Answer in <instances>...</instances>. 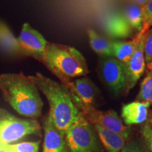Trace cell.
<instances>
[{
  "label": "cell",
  "mask_w": 152,
  "mask_h": 152,
  "mask_svg": "<svg viewBox=\"0 0 152 152\" xmlns=\"http://www.w3.org/2000/svg\"><path fill=\"white\" fill-rule=\"evenodd\" d=\"M142 37V36L140 37L137 34L136 37L132 40L114 41L112 43L113 56L121 63L123 68L128 65Z\"/></svg>",
  "instance_id": "15"
},
{
  "label": "cell",
  "mask_w": 152,
  "mask_h": 152,
  "mask_svg": "<svg viewBox=\"0 0 152 152\" xmlns=\"http://www.w3.org/2000/svg\"><path fill=\"white\" fill-rule=\"evenodd\" d=\"M60 80L86 75L89 73L85 57L74 47L47 42L42 61Z\"/></svg>",
  "instance_id": "3"
},
{
  "label": "cell",
  "mask_w": 152,
  "mask_h": 152,
  "mask_svg": "<svg viewBox=\"0 0 152 152\" xmlns=\"http://www.w3.org/2000/svg\"><path fill=\"white\" fill-rule=\"evenodd\" d=\"M124 18L133 30L140 32L142 27L141 7L137 4H130L125 9Z\"/></svg>",
  "instance_id": "18"
},
{
  "label": "cell",
  "mask_w": 152,
  "mask_h": 152,
  "mask_svg": "<svg viewBox=\"0 0 152 152\" xmlns=\"http://www.w3.org/2000/svg\"><path fill=\"white\" fill-rule=\"evenodd\" d=\"M145 36L146 33L142 35L135 51L129 61L128 65L124 68L125 79L124 92L126 93L135 86L145 70L146 63L144 54V43Z\"/></svg>",
  "instance_id": "9"
},
{
  "label": "cell",
  "mask_w": 152,
  "mask_h": 152,
  "mask_svg": "<svg viewBox=\"0 0 152 152\" xmlns=\"http://www.w3.org/2000/svg\"></svg>",
  "instance_id": "27"
},
{
  "label": "cell",
  "mask_w": 152,
  "mask_h": 152,
  "mask_svg": "<svg viewBox=\"0 0 152 152\" xmlns=\"http://www.w3.org/2000/svg\"><path fill=\"white\" fill-rule=\"evenodd\" d=\"M70 152H101L96 130L92 124L80 112L65 134Z\"/></svg>",
  "instance_id": "4"
},
{
  "label": "cell",
  "mask_w": 152,
  "mask_h": 152,
  "mask_svg": "<svg viewBox=\"0 0 152 152\" xmlns=\"http://www.w3.org/2000/svg\"><path fill=\"white\" fill-rule=\"evenodd\" d=\"M106 33L112 37L125 39L133 34V29L122 15H112L105 23Z\"/></svg>",
  "instance_id": "13"
},
{
  "label": "cell",
  "mask_w": 152,
  "mask_h": 152,
  "mask_svg": "<svg viewBox=\"0 0 152 152\" xmlns=\"http://www.w3.org/2000/svg\"><path fill=\"white\" fill-rule=\"evenodd\" d=\"M39 143L37 141L4 144L0 146V152H38Z\"/></svg>",
  "instance_id": "19"
},
{
  "label": "cell",
  "mask_w": 152,
  "mask_h": 152,
  "mask_svg": "<svg viewBox=\"0 0 152 152\" xmlns=\"http://www.w3.org/2000/svg\"><path fill=\"white\" fill-rule=\"evenodd\" d=\"M142 14V27L137 33L139 36H142L152 28V0H149L147 4L141 7Z\"/></svg>",
  "instance_id": "21"
},
{
  "label": "cell",
  "mask_w": 152,
  "mask_h": 152,
  "mask_svg": "<svg viewBox=\"0 0 152 152\" xmlns=\"http://www.w3.org/2000/svg\"><path fill=\"white\" fill-rule=\"evenodd\" d=\"M138 102L152 104V71H149L140 85L139 94L136 98Z\"/></svg>",
  "instance_id": "20"
},
{
  "label": "cell",
  "mask_w": 152,
  "mask_h": 152,
  "mask_svg": "<svg viewBox=\"0 0 152 152\" xmlns=\"http://www.w3.org/2000/svg\"><path fill=\"white\" fill-rule=\"evenodd\" d=\"M0 47L11 54H20L17 39L1 22H0Z\"/></svg>",
  "instance_id": "17"
},
{
  "label": "cell",
  "mask_w": 152,
  "mask_h": 152,
  "mask_svg": "<svg viewBox=\"0 0 152 152\" xmlns=\"http://www.w3.org/2000/svg\"><path fill=\"white\" fill-rule=\"evenodd\" d=\"M134 1H135L137 4L138 6H141V7H143L145 4H147L149 0H134Z\"/></svg>",
  "instance_id": "25"
},
{
  "label": "cell",
  "mask_w": 152,
  "mask_h": 152,
  "mask_svg": "<svg viewBox=\"0 0 152 152\" xmlns=\"http://www.w3.org/2000/svg\"><path fill=\"white\" fill-rule=\"evenodd\" d=\"M142 136L152 151V128L149 124H144L141 128Z\"/></svg>",
  "instance_id": "24"
},
{
  "label": "cell",
  "mask_w": 152,
  "mask_h": 152,
  "mask_svg": "<svg viewBox=\"0 0 152 152\" xmlns=\"http://www.w3.org/2000/svg\"><path fill=\"white\" fill-rule=\"evenodd\" d=\"M90 47L96 54L102 56H113V42L100 36L93 29L87 30Z\"/></svg>",
  "instance_id": "16"
},
{
  "label": "cell",
  "mask_w": 152,
  "mask_h": 152,
  "mask_svg": "<svg viewBox=\"0 0 152 152\" xmlns=\"http://www.w3.org/2000/svg\"><path fill=\"white\" fill-rule=\"evenodd\" d=\"M70 93L74 104L89 122L93 125H99L112 132L121 134L128 140L130 136V128L123 124L116 112L113 110L99 111L95 109L92 105L83 103L73 93L71 92Z\"/></svg>",
  "instance_id": "6"
},
{
  "label": "cell",
  "mask_w": 152,
  "mask_h": 152,
  "mask_svg": "<svg viewBox=\"0 0 152 152\" xmlns=\"http://www.w3.org/2000/svg\"><path fill=\"white\" fill-rule=\"evenodd\" d=\"M99 73L104 83L114 94L118 95L124 91V68L113 56L104 57L100 62Z\"/></svg>",
  "instance_id": "8"
},
{
  "label": "cell",
  "mask_w": 152,
  "mask_h": 152,
  "mask_svg": "<svg viewBox=\"0 0 152 152\" xmlns=\"http://www.w3.org/2000/svg\"><path fill=\"white\" fill-rule=\"evenodd\" d=\"M38 90L46 96L49 104V115L56 128L64 135L80 113L74 104L68 89L62 83H57L37 73L30 76Z\"/></svg>",
  "instance_id": "2"
},
{
  "label": "cell",
  "mask_w": 152,
  "mask_h": 152,
  "mask_svg": "<svg viewBox=\"0 0 152 152\" xmlns=\"http://www.w3.org/2000/svg\"><path fill=\"white\" fill-rule=\"evenodd\" d=\"M121 152H147V151L138 141L132 140L125 144Z\"/></svg>",
  "instance_id": "23"
},
{
  "label": "cell",
  "mask_w": 152,
  "mask_h": 152,
  "mask_svg": "<svg viewBox=\"0 0 152 152\" xmlns=\"http://www.w3.org/2000/svg\"><path fill=\"white\" fill-rule=\"evenodd\" d=\"M99 139L109 152H121L126 144L124 137L108 130L99 125H94Z\"/></svg>",
  "instance_id": "14"
},
{
  "label": "cell",
  "mask_w": 152,
  "mask_h": 152,
  "mask_svg": "<svg viewBox=\"0 0 152 152\" xmlns=\"http://www.w3.org/2000/svg\"><path fill=\"white\" fill-rule=\"evenodd\" d=\"M149 103L144 102H135L123 105L121 117L127 125H138L145 122L148 115Z\"/></svg>",
  "instance_id": "12"
},
{
  "label": "cell",
  "mask_w": 152,
  "mask_h": 152,
  "mask_svg": "<svg viewBox=\"0 0 152 152\" xmlns=\"http://www.w3.org/2000/svg\"><path fill=\"white\" fill-rule=\"evenodd\" d=\"M62 84L83 103L88 105H92L94 103L96 95V88L94 83L87 77H80L74 80H68Z\"/></svg>",
  "instance_id": "11"
},
{
  "label": "cell",
  "mask_w": 152,
  "mask_h": 152,
  "mask_svg": "<svg viewBox=\"0 0 152 152\" xmlns=\"http://www.w3.org/2000/svg\"><path fill=\"white\" fill-rule=\"evenodd\" d=\"M151 125H152V120H151Z\"/></svg>",
  "instance_id": "26"
},
{
  "label": "cell",
  "mask_w": 152,
  "mask_h": 152,
  "mask_svg": "<svg viewBox=\"0 0 152 152\" xmlns=\"http://www.w3.org/2000/svg\"><path fill=\"white\" fill-rule=\"evenodd\" d=\"M43 129L42 152H68L65 135L56 128L48 113L44 119Z\"/></svg>",
  "instance_id": "10"
},
{
  "label": "cell",
  "mask_w": 152,
  "mask_h": 152,
  "mask_svg": "<svg viewBox=\"0 0 152 152\" xmlns=\"http://www.w3.org/2000/svg\"><path fill=\"white\" fill-rule=\"evenodd\" d=\"M40 125L36 119L18 118L0 109V146L12 144L30 134L39 133Z\"/></svg>",
  "instance_id": "5"
},
{
  "label": "cell",
  "mask_w": 152,
  "mask_h": 152,
  "mask_svg": "<svg viewBox=\"0 0 152 152\" xmlns=\"http://www.w3.org/2000/svg\"><path fill=\"white\" fill-rule=\"evenodd\" d=\"M144 54L146 67L152 71V28L146 33L144 43Z\"/></svg>",
  "instance_id": "22"
},
{
  "label": "cell",
  "mask_w": 152,
  "mask_h": 152,
  "mask_svg": "<svg viewBox=\"0 0 152 152\" xmlns=\"http://www.w3.org/2000/svg\"><path fill=\"white\" fill-rule=\"evenodd\" d=\"M17 41L20 54L33 57L41 62L42 61L47 42L29 23H26L23 24Z\"/></svg>",
  "instance_id": "7"
},
{
  "label": "cell",
  "mask_w": 152,
  "mask_h": 152,
  "mask_svg": "<svg viewBox=\"0 0 152 152\" xmlns=\"http://www.w3.org/2000/svg\"><path fill=\"white\" fill-rule=\"evenodd\" d=\"M0 90L5 102L20 115L31 119L41 116L43 102L30 76L22 73L2 74Z\"/></svg>",
  "instance_id": "1"
}]
</instances>
